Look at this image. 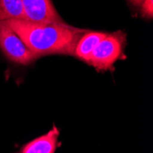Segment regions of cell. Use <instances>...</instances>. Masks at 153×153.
<instances>
[{"label": "cell", "instance_id": "6da1fadb", "mask_svg": "<svg viewBox=\"0 0 153 153\" xmlns=\"http://www.w3.org/2000/svg\"><path fill=\"white\" fill-rule=\"evenodd\" d=\"M6 22L36 58L50 54L74 56L78 40L86 32L68 24H39L23 19Z\"/></svg>", "mask_w": 153, "mask_h": 153}, {"label": "cell", "instance_id": "7a4b0ae2", "mask_svg": "<svg viewBox=\"0 0 153 153\" xmlns=\"http://www.w3.org/2000/svg\"><path fill=\"white\" fill-rule=\"evenodd\" d=\"M126 45L127 34L124 31L107 33L92 51L88 64L94 66L97 71L112 70L115 62L124 55Z\"/></svg>", "mask_w": 153, "mask_h": 153}, {"label": "cell", "instance_id": "3957f363", "mask_svg": "<svg viewBox=\"0 0 153 153\" xmlns=\"http://www.w3.org/2000/svg\"><path fill=\"white\" fill-rule=\"evenodd\" d=\"M0 49L11 62L27 65L36 57L6 21L0 20Z\"/></svg>", "mask_w": 153, "mask_h": 153}, {"label": "cell", "instance_id": "277c9868", "mask_svg": "<svg viewBox=\"0 0 153 153\" xmlns=\"http://www.w3.org/2000/svg\"><path fill=\"white\" fill-rule=\"evenodd\" d=\"M25 20L39 24H67L55 9L51 0H22Z\"/></svg>", "mask_w": 153, "mask_h": 153}, {"label": "cell", "instance_id": "5b68a950", "mask_svg": "<svg viewBox=\"0 0 153 153\" xmlns=\"http://www.w3.org/2000/svg\"><path fill=\"white\" fill-rule=\"evenodd\" d=\"M59 136V128L53 126L48 133L22 146L19 153H55L58 146Z\"/></svg>", "mask_w": 153, "mask_h": 153}, {"label": "cell", "instance_id": "8992f818", "mask_svg": "<svg viewBox=\"0 0 153 153\" xmlns=\"http://www.w3.org/2000/svg\"><path fill=\"white\" fill-rule=\"evenodd\" d=\"M106 35V32L98 31H86L83 33L76 44L74 56L88 63L92 51Z\"/></svg>", "mask_w": 153, "mask_h": 153}, {"label": "cell", "instance_id": "52a82bcc", "mask_svg": "<svg viewBox=\"0 0 153 153\" xmlns=\"http://www.w3.org/2000/svg\"><path fill=\"white\" fill-rule=\"evenodd\" d=\"M9 19H26L22 0H0V20Z\"/></svg>", "mask_w": 153, "mask_h": 153}, {"label": "cell", "instance_id": "ba28073f", "mask_svg": "<svg viewBox=\"0 0 153 153\" xmlns=\"http://www.w3.org/2000/svg\"><path fill=\"white\" fill-rule=\"evenodd\" d=\"M140 7L141 16L145 19H151L153 18V0H143Z\"/></svg>", "mask_w": 153, "mask_h": 153}, {"label": "cell", "instance_id": "9c48e42d", "mask_svg": "<svg viewBox=\"0 0 153 153\" xmlns=\"http://www.w3.org/2000/svg\"><path fill=\"white\" fill-rule=\"evenodd\" d=\"M128 1L135 7H140L143 2V0H128Z\"/></svg>", "mask_w": 153, "mask_h": 153}]
</instances>
